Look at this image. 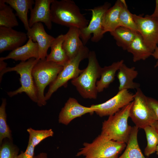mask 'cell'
Wrapping results in <instances>:
<instances>
[{
    "instance_id": "6da1fadb",
    "label": "cell",
    "mask_w": 158,
    "mask_h": 158,
    "mask_svg": "<svg viewBox=\"0 0 158 158\" xmlns=\"http://www.w3.org/2000/svg\"><path fill=\"white\" fill-rule=\"evenodd\" d=\"M50 9L52 22L56 24L81 29L87 27L89 23V21L73 0H53Z\"/></svg>"
},
{
    "instance_id": "7a4b0ae2",
    "label": "cell",
    "mask_w": 158,
    "mask_h": 158,
    "mask_svg": "<svg viewBox=\"0 0 158 158\" xmlns=\"http://www.w3.org/2000/svg\"><path fill=\"white\" fill-rule=\"evenodd\" d=\"M88 65L79 75L71 80V84L83 98L96 99L98 92L97 79L100 77L102 68L99 65L94 51H90Z\"/></svg>"
},
{
    "instance_id": "3957f363",
    "label": "cell",
    "mask_w": 158,
    "mask_h": 158,
    "mask_svg": "<svg viewBox=\"0 0 158 158\" xmlns=\"http://www.w3.org/2000/svg\"><path fill=\"white\" fill-rule=\"evenodd\" d=\"M132 102L114 114L109 116L102 123L101 135L109 139L127 144L132 127L128 123Z\"/></svg>"
},
{
    "instance_id": "277c9868",
    "label": "cell",
    "mask_w": 158,
    "mask_h": 158,
    "mask_svg": "<svg viewBox=\"0 0 158 158\" xmlns=\"http://www.w3.org/2000/svg\"><path fill=\"white\" fill-rule=\"evenodd\" d=\"M63 67V66L47 61L46 58L39 59L34 66L32 73L37 91V104L39 106L46 104L44 89L54 81Z\"/></svg>"
},
{
    "instance_id": "5b68a950",
    "label": "cell",
    "mask_w": 158,
    "mask_h": 158,
    "mask_svg": "<svg viewBox=\"0 0 158 158\" xmlns=\"http://www.w3.org/2000/svg\"><path fill=\"white\" fill-rule=\"evenodd\" d=\"M39 60L31 58L27 61H21L14 67H6L0 72V81L3 75L8 72L15 71L20 75L21 86L15 90L8 92V96L11 97L24 92L32 101L37 103V91L32 72L34 66Z\"/></svg>"
},
{
    "instance_id": "8992f818",
    "label": "cell",
    "mask_w": 158,
    "mask_h": 158,
    "mask_svg": "<svg viewBox=\"0 0 158 158\" xmlns=\"http://www.w3.org/2000/svg\"><path fill=\"white\" fill-rule=\"evenodd\" d=\"M76 154L84 158H109L118 154L126 147V144L109 139L100 135L91 143L85 142Z\"/></svg>"
},
{
    "instance_id": "52a82bcc",
    "label": "cell",
    "mask_w": 158,
    "mask_h": 158,
    "mask_svg": "<svg viewBox=\"0 0 158 158\" xmlns=\"http://www.w3.org/2000/svg\"><path fill=\"white\" fill-rule=\"evenodd\" d=\"M90 51L88 48L84 45L75 56L70 59L63 66L55 79L49 85L48 91L45 95L46 101L59 87H66L69 80L76 78L82 72L83 70L79 68L80 63L83 60L88 58Z\"/></svg>"
},
{
    "instance_id": "ba28073f",
    "label": "cell",
    "mask_w": 158,
    "mask_h": 158,
    "mask_svg": "<svg viewBox=\"0 0 158 158\" xmlns=\"http://www.w3.org/2000/svg\"><path fill=\"white\" fill-rule=\"evenodd\" d=\"M134 94L129 112V117L139 128L144 129L157 121L155 114L149 105L146 96L139 88Z\"/></svg>"
},
{
    "instance_id": "9c48e42d",
    "label": "cell",
    "mask_w": 158,
    "mask_h": 158,
    "mask_svg": "<svg viewBox=\"0 0 158 158\" xmlns=\"http://www.w3.org/2000/svg\"><path fill=\"white\" fill-rule=\"evenodd\" d=\"M111 4L108 2L103 5L88 9L92 12L91 20L87 27L80 29V37L85 45L93 34L91 38L92 42H97L103 37L104 34L103 28V20L104 14L111 7Z\"/></svg>"
},
{
    "instance_id": "30bf717a",
    "label": "cell",
    "mask_w": 158,
    "mask_h": 158,
    "mask_svg": "<svg viewBox=\"0 0 158 158\" xmlns=\"http://www.w3.org/2000/svg\"><path fill=\"white\" fill-rule=\"evenodd\" d=\"M138 32L147 46L153 52L158 44V19L147 15L143 17L133 14Z\"/></svg>"
},
{
    "instance_id": "8fae6325",
    "label": "cell",
    "mask_w": 158,
    "mask_h": 158,
    "mask_svg": "<svg viewBox=\"0 0 158 158\" xmlns=\"http://www.w3.org/2000/svg\"><path fill=\"white\" fill-rule=\"evenodd\" d=\"M134 97V94L130 92L128 90H124L118 91L116 95L107 101L99 104H93L90 107L100 117L110 116L132 102Z\"/></svg>"
},
{
    "instance_id": "7c38bea8",
    "label": "cell",
    "mask_w": 158,
    "mask_h": 158,
    "mask_svg": "<svg viewBox=\"0 0 158 158\" xmlns=\"http://www.w3.org/2000/svg\"><path fill=\"white\" fill-rule=\"evenodd\" d=\"M26 34L28 38H30L37 43L39 59L46 58L48 49L55 38L47 33L42 23L34 24L27 31Z\"/></svg>"
},
{
    "instance_id": "4fadbf2b",
    "label": "cell",
    "mask_w": 158,
    "mask_h": 158,
    "mask_svg": "<svg viewBox=\"0 0 158 158\" xmlns=\"http://www.w3.org/2000/svg\"><path fill=\"white\" fill-rule=\"evenodd\" d=\"M28 38L26 33L13 28L0 27V53L20 47Z\"/></svg>"
},
{
    "instance_id": "5bb4252c",
    "label": "cell",
    "mask_w": 158,
    "mask_h": 158,
    "mask_svg": "<svg viewBox=\"0 0 158 158\" xmlns=\"http://www.w3.org/2000/svg\"><path fill=\"white\" fill-rule=\"evenodd\" d=\"M94 112V109L91 107L84 106L75 99L70 97L59 114V121L60 123L67 125L75 118L87 113L92 114Z\"/></svg>"
},
{
    "instance_id": "9a60e30c",
    "label": "cell",
    "mask_w": 158,
    "mask_h": 158,
    "mask_svg": "<svg viewBox=\"0 0 158 158\" xmlns=\"http://www.w3.org/2000/svg\"><path fill=\"white\" fill-rule=\"evenodd\" d=\"M53 0H35L34 6L30 11L29 20L30 28L38 23H43L47 28H52V21L50 9Z\"/></svg>"
},
{
    "instance_id": "2e32d148",
    "label": "cell",
    "mask_w": 158,
    "mask_h": 158,
    "mask_svg": "<svg viewBox=\"0 0 158 158\" xmlns=\"http://www.w3.org/2000/svg\"><path fill=\"white\" fill-rule=\"evenodd\" d=\"M33 58L39 59L38 46L37 42L29 38L25 44L12 51L6 56L1 57L0 60L11 59L16 61H25Z\"/></svg>"
},
{
    "instance_id": "e0dca14e",
    "label": "cell",
    "mask_w": 158,
    "mask_h": 158,
    "mask_svg": "<svg viewBox=\"0 0 158 158\" xmlns=\"http://www.w3.org/2000/svg\"><path fill=\"white\" fill-rule=\"evenodd\" d=\"M80 34L79 29L71 27L64 34L62 47L69 59L75 56L84 45L80 39Z\"/></svg>"
},
{
    "instance_id": "ac0fdd59",
    "label": "cell",
    "mask_w": 158,
    "mask_h": 158,
    "mask_svg": "<svg viewBox=\"0 0 158 158\" xmlns=\"http://www.w3.org/2000/svg\"><path fill=\"white\" fill-rule=\"evenodd\" d=\"M116 75L119 82L118 90L139 88V84L134 82L138 75L135 68L128 67L124 63L120 66Z\"/></svg>"
},
{
    "instance_id": "d6986e66",
    "label": "cell",
    "mask_w": 158,
    "mask_h": 158,
    "mask_svg": "<svg viewBox=\"0 0 158 158\" xmlns=\"http://www.w3.org/2000/svg\"><path fill=\"white\" fill-rule=\"evenodd\" d=\"M122 6V0H118L106 12L103 24L104 34L107 32H112L119 27V17Z\"/></svg>"
},
{
    "instance_id": "ffe728a7",
    "label": "cell",
    "mask_w": 158,
    "mask_h": 158,
    "mask_svg": "<svg viewBox=\"0 0 158 158\" xmlns=\"http://www.w3.org/2000/svg\"><path fill=\"white\" fill-rule=\"evenodd\" d=\"M64 35L61 34L55 38L51 46V51L46 59L48 61L54 62L63 66L69 60L62 45Z\"/></svg>"
},
{
    "instance_id": "44dd1931",
    "label": "cell",
    "mask_w": 158,
    "mask_h": 158,
    "mask_svg": "<svg viewBox=\"0 0 158 158\" xmlns=\"http://www.w3.org/2000/svg\"><path fill=\"white\" fill-rule=\"evenodd\" d=\"M126 50L133 56V61L145 60L151 56L153 52L145 44L140 34L138 33Z\"/></svg>"
},
{
    "instance_id": "7402d4cb",
    "label": "cell",
    "mask_w": 158,
    "mask_h": 158,
    "mask_svg": "<svg viewBox=\"0 0 158 158\" xmlns=\"http://www.w3.org/2000/svg\"><path fill=\"white\" fill-rule=\"evenodd\" d=\"M16 12V16L23 23L25 29L28 30L30 28L28 19L29 10L31 11L35 4L33 0H4Z\"/></svg>"
},
{
    "instance_id": "603a6c76",
    "label": "cell",
    "mask_w": 158,
    "mask_h": 158,
    "mask_svg": "<svg viewBox=\"0 0 158 158\" xmlns=\"http://www.w3.org/2000/svg\"><path fill=\"white\" fill-rule=\"evenodd\" d=\"M123 63V60H121L114 62L109 66L102 68L100 79L99 80H97L96 83L98 92H102L104 89L108 88L110 84L114 81L116 72Z\"/></svg>"
},
{
    "instance_id": "cb8c5ba5",
    "label": "cell",
    "mask_w": 158,
    "mask_h": 158,
    "mask_svg": "<svg viewBox=\"0 0 158 158\" xmlns=\"http://www.w3.org/2000/svg\"><path fill=\"white\" fill-rule=\"evenodd\" d=\"M138 128L135 126L132 127L126 148L117 158H149L145 157L139 147L137 139Z\"/></svg>"
},
{
    "instance_id": "d4e9b609",
    "label": "cell",
    "mask_w": 158,
    "mask_h": 158,
    "mask_svg": "<svg viewBox=\"0 0 158 158\" xmlns=\"http://www.w3.org/2000/svg\"><path fill=\"white\" fill-rule=\"evenodd\" d=\"M138 33L129 28L119 26L110 32L116 41L117 45L124 50L128 47Z\"/></svg>"
},
{
    "instance_id": "484cf974",
    "label": "cell",
    "mask_w": 158,
    "mask_h": 158,
    "mask_svg": "<svg viewBox=\"0 0 158 158\" xmlns=\"http://www.w3.org/2000/svg\"><path fill=\"white\" fill-rule=\"evenodd\" d=\"M16 16L10 6L4 0H0V27L13 28L18 26L19 23Z\"/></svg>"
},
{
    "instance_id": "4316f807",
    "label": "cell",
    "mask_w": 158,
    "mask_h": 158,
    "mask_svg": "<svg viewBox=\"0 0 158 158\" xmlns=\"http://www.w3.org/2000/svg\"><path fill=\"white\" fill-rule=\"evenodd\" d=\"M147 140V145L145 149L144 153L147 157H149L155 152L158 145V134L152 126H148L144 128Z\"/></svg>"
},
{
    "instance_id": "83f0119b",
    "label": "cell",
    "mask_w": 158,
    "mask_h": 158,
    "mask_svg": "<svg viewBox=\"0 0 158 158\" xmlns=\"http://www.w3.org/2000/svg\"><path fill=\"white\" fill-rule=\"evenodd\" d=\"M122 1L123 6L119 17V26L126 28L138 32L137 26L133 17V14L128 9L125 1L122 0Z\"/></svg>"
},
{
    "instance_id": "f1b7e54d",
    "label": "cell",
    "mask_w": 158,
    "mask_h": 158,
    "mask_svg": "<svg viewBox=\"0 0 158 158\" xmlns=\"http://www.w3.org/2000/svg\"><path fill=\"white\" fill-rule=\"evenodd\" d=\"M0 107V144L6 138L12 140L11 131L6 121V99L3 98Z\"/></svg>"
},
{
    "instance_id": "f546056e",
    "label": "cell",
    "mask_w": 158,
    "mask_h": 158,
    "mask_svg": "<svg viewBox=\"0 0 158 158\" xmlns=\"http://www.w3.org/2000/svg\"><path fill=\"white\" fill-rule=\"evenodd\" d=\"M27 131L29 134L28 142L35 147L45 139L52 136L54 132L51 129L48 130H35L28 128Z\"/></svg>"
},
{
    "instance_id": "4dcf8cb0",
    "label": "cell",
    "mask_w": 158,
    "mask_h": 158,
    "mask_svg": "<svg viewBox=\"0 0 158 158\" xmlns=\"http://www.w3.org/2000/svg\"><path fill=\"white\" fill-rule=\"evenodd\" d=\"M4 140L0 145V158H17L19 154L18 147L11 140L6 138Z\"/></svg>"
},
{
    "instance_id": "1f68e13d",
    "label": "cell",
    "mask_w": 158,
    "mask_h": 158,
    "mask_svg": "<svg viewBox=\"0 0 158 158\" xmlns=\"http://www.w3.org/2000/svg\"><path fill=\"white\" fill-rule=\"evenodd\" d=\"M35 147L28 142L26 149L24 152H21L17 158H34Z\"/></svg>"
},
{
    "instance_id": "d6a6232c",
    "label": "cell",
    "mask_w": 158,
    "mask_h": 158,
    "mask_svg": "<svg viewBox=\"0 0 158 158\" xmlns=\"http://www.w3.org/2000/svg\"><path fill=\"white\" fill-rule=\"evenodd\" d=\"M149 105L153 111L158 121V101L153 98L147 97Z\"/></svg>"
},
{
    "instance_id": "836d02e7",
    "label": "cell",
    "mask_w": 158,
    "mask_h": 158,
    "mask_svg": "<svg viewBox=\"0 0 158 158\" xmlns=\"http://www.w3.org/2000/svg\"><path fill=\"white\" fill-rule=\"evenodd\" d=\"M152 56L157 60L154 67H158V44L152 53Z\"/></svg>"
},
{
    "instance_id": "e575fe53",
    "label": "cell",
    "mask_w": 158,
    "mask_h": 158,
    "mask_svg": "<svg viewBox=\"0 0 158 158\" xmlns=\"http://www.w3.org/2000/svg\"><path fill=\"white\" fill-rule=\"evenodd\" d=\"M150 16L155 18L158 19V0L155 1V7L153 13Z\"/></svg>"
},
{
    "instance_id": "d590c367",
    "label": "cell",
    "mask_w": 158,
    "mask_h": 158,
    "mask_svg": "<svg viewBox=\"0 0 158 158\" xmlns=\"http://www.w3.org/2000/svg\"><path fill=\"white\" fill-rule=\"evenodd\" d=\"M7 64L4 61L0 60V72H1L7 67Z\"/></svg>"
},
{
    "instance_id": "8d00e7d4",
    "label": "cell",
    "mask_w": 158,
    "mask_h": 158,
    "mask_svg": "<svg viewBox=\"0 0 158 158\" xmlns=\"http://www.w3.org/2000/svg\"><path fill=\"white\" fill-rule=\"evenodd\" d=\"M34 158H47V154L45 152H42L35 156Z\"/></svg>"
},
{
    "instance_id": "74e56055",
    "label": "cell",
    "mask_w": 158,
    "mask_h": 158,
    "mask_svg": "<svg viewBox=\"0 0 158 158\" xmlns=\"http://www.w3.org/2000/svg\"><path fill=\"white\" fill-rule=\"evenodd\" d=\"M151 126L154 128L158 134V121H155Z\"/></svg>"
},
{
    "instance_id": "f35d334b",
    "label": "cell",
    "mask_w": 158,
    "mask_h": 158,
    "mask_svg": "<svg viewBox=\"0 0 158 158\" xmlns=\"http://www.w3.org/2000/svg\"><path fill=\"white\" fill-rule=\"evenodd\" d=\"M118 154L115 155L109 158H117V157H118Z\"/></svg>"
},
{
    "instance_id": "ab89813d",
    "label": "cell",
    "mask_w": 158,
    "mask_h": 158,
    "mask_svg": "<svg viewBox=\"0 0 158 158\" xmlns=\"http://www.w3.org/2000/svg\"><path fill=\"white\" fill-rule=\"evenodd\" d=\"M156 152V154L158 155V145L157 147Z\"/></svg>"
}]
</instances>
